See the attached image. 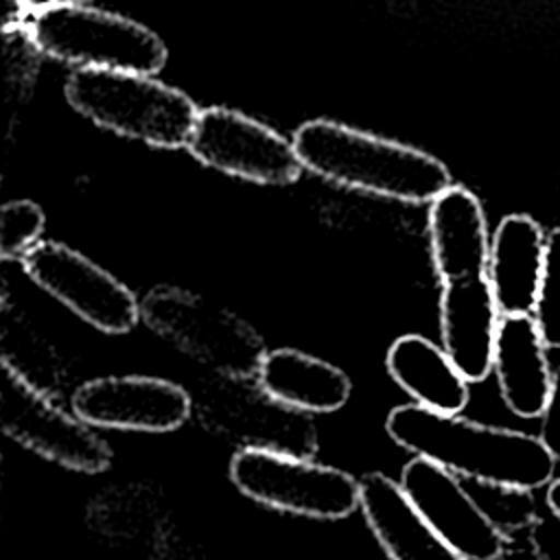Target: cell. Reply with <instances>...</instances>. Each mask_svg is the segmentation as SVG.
<instances>
[{
	"label": "cell",
	"mask_w": 560,
	"mask_h": 560,
	"mask_svg": "<svg viewBox=\"0 0 560 560\" xmlns=\"http://www.w3.org/2000/svg\"><path fill=\"white\" fill-rule=\"evenodd\" d=\"M385 431L416 457L481 483L538 490L553 481L558 464L540 435L481 424L418 402L394 407Z\"/></svg>",
	"instance_id": "6da1fadb"
},
{
	"label": "cell",
	"mask_w": 560,
	"mask_h": 560,
	"mask_svg": "<svg viewBox=\"0 0 560 560\" xmlns=\"http://www.w3.org/2000/svg\"><path fill=\"white\" fill-rule=\"evenodd\" d=\"M293 147L304 168L361 192L431 203L451 186L438 158L335 120H306L293 133Z\"/></svg>",
	"instance_id": "7a4b0ae2"
},
{
	"label": "cell",
	"mask_w": 560,
	"mask_h": 560,
	"mask_svg": "<svg viewBox=\"0 0 560 560\" xmlns=\"http://www.w3.org/2000/svg\"><path fill=\"white\" fill-rule=\"evenodd\" d=\"M66 98L98 127L162 149L186 147L199 114L182 90L131 70L77 68Z\"/></svg>",
	"instance_id": "3957f363"
},
{
	"label": "cell",
	"mask_w": 560,
	"mask_h": 560,
	"mask_svg": "<svg viewBox=\"0 0 560 560\" xmlns=\"http://www.w3.org/2000/svg\"><path fill=\"white\" fill-rule=\"evenodd\" d=\"M26 35L44 55L79 68L155 74L168 55L144 24L88 2L37 4L26 20Z\"/></svg>",
	"instance_id": "277c9868"
},
{
	"label": "cell",
	"mask_w": 560,
	"mask_h": 560,
	"mask_svg": "<svg viewBox=\"0 0 560 560\" xmlns=\"http://www.w3.org/2000/svg\"><path fill=\"white\" fill-rule=\"evenodd\" d=\"M140 319L210 372L256 376L267 354L265 339L249 322L179 287H153L140 300Z\"/></svg>",
	"instance_id": "5b68a950"
},
{
	"label": "cell",
	"mask_w": 560,
	"mask_h": 560,
	"mask_svg": "<svg viewBox=\"0 0 560 560\" xmlns=\"http://www.w3.org/2000/svg\"><path fill=\"white\" fill-rule=\"evenodd\" d=\"M192 416L212 433L241 448H267L302 457L317 451L311 413L273 398L256 376L210 372L192 389Z\"/></svg>",
	"instance_id": "8992f818"
},
{
	"label": "cell",
	"mask_w": 560,
	"mask_h": 560,
	"mask_svg": "<svg viewBox=\"0 0 560 560\" xmlns=\"http://www.w3.org/2000/svg\"><path fill=\"white\" fill-rule=\"evenodd\" d=\"M230 479L247 499L295 516L339 521L361 510L357 477L302 455L238 448L230 459Z\"/></svg>",
	"instance_id": "52a82bcc"
},
{
	"label": "cell",
	"mask_w": 560,
	"mask_h": 560,
	"mask_svg": "<svg viewBox=\"0 0 560 560\" xmlns=\"http://www.w3.org/2000/svg\"><path fill=\"white\" fill-rule=\"evenodd\" d=\"M0 424L7 438L68 470L103 472L114 457L88 422L63 411L7 359H0Z\"/></svg>",
	"instance_id": "ba28073f"
},
{
	"label": "cell",
	"mask_w": 560,
	"mask_h": 560,
	"mask_svg": "<svg viewBox=\"0 0 560 560\" xmlns=\"http://www.w3.org/2000/svg\"><path fill=\"white\" fill-rule=\"evenodd\" d=\"M20 260L39 289L96 330L122 335L140 322L136 293L81 252L57 241H39Z\"/></svg>",
	"instance_id": "9c48e42d"
},
{
	"label": "cell",
	"mask_w": 560,
	"mask_h": 560,
	"mask_svg": "<svg viewBox=\"0 0 560 560\" xmlns=\"http://www.w3.org/2000/svg\"><path fill=\"white\" fill-rule=\"evenodd\" d=\"M186 149L201 164L254 184H293L304 168L293 140L228 107L199 109Z\"/></svg>",
	"instance_id": "30bf717a"
},
{
	"label": "cell",
	"mask_w": 560,
	"mask_h": 560,
	"mask_svg": "<svg viewBox=\"0 0 560 560\" xmlns=\"http://www.w3.org/2000/svg\"><path fill=\"white\" fill-rule=\"evenodd\" d=\"M400 486L431 529L466 558L497 560L503 556L508 536L488 518L462 477L413 455L400 472Z\"/></svg>",
	"instance_id": "8fae6325"
},
{
	"label": "cell",
	"mask_w": 560,
	"mask_h": 560,
	"mask_svg": "<svg viewBox=\"0 0 560 560\" xmlns=\"http://www.w3.org/2000/svg\"><path fill=\"white\" fill-rule=\"evenodd\" d=\"M70 407L90 427L168 433L192 416V396L166 378L101 376L79 385Z\"/></svg>",
	"instance_id": "7c38bea8"
},
{
	"label": "cell",
	"mask_w": 560,
	"mask_h": 560,
	"mask_svg": "<svg viewBox=\"0 0 560 560\" xmlns=\"http://www.w3.org/2000/svg\"><path fill=\"white\" fill-rule=\"evenodd\" d=\"M499 319L501 311L488 276L442 282V348L470 383H479L492 372Z\"/></svg>",
	"instance_id": "4fadbf2b"
},
{
	"label": "cell",
	"mask_w": 560,
	"mask_h": 560,
	"mask_svg": "<svg viewBox=\"0 0 560 560\" xmlns=\"http://www.w3.org/2000/svg\"><path fill=\"white\" fill-rule=\"evenodd\" d=\"M547 350L534 315H501L492 370L505 407L523 420L540 418L549 402L553 372Z\"/></svg>",
	"instance_id": "5bb4252c"
},
{
	"label": "cell",
	"mask_w": 560,
	"mask_h": 560,
	"mask_svg": "<svg viewBox=\"0 0 560 560\" xmlns=\"http://www.w3.org/2000/svg\"><path fill=\"white\" fill-rule=\"evenodd\" d=\"M429 245L440 284L488 276V223L481 201L468 188L451 184L431 201Z\"/></svg>",
	"instance_id": "9a60e30c"
},
{
	"label": "cell",
	"mask_w": 560,
	"mask_h": 560,
	"mask_svg": "<svg viewBox=\"0 0 560 560\" xmlns=\"http://www.w3.org/2000/svg\"><path fill=\"white\" fill-rule=\"evenodd\" d=\"M361 512L389 560H470L416 512L400 481L383 472L361 479Z\"/></svg>",
	"instance_id": "2e32d148"
},
{
	"label": "cell",
	"mask_w": 560,
	"mask_h": 560,
	"mask_svg": "<svg viewBox=\"0 0 560 560\" xmlns=\"http://www.w3.org/2000/svg\"><path fill=\"white\" fill-rule=\"evenodd\" d=\"M547 234L527 214H508L490 238L488 280L501 315H532L545 267Z\"/></svg>",
	"instance_id": "e0dca14e"
},
{
	"label": "cell",
	"mask_w": 560,
	"mask_h": 560,
	"mask_svg": "<svg viewBox=\"0 0 560 560\" xmlns=\"http://www.w3.org/2000/svg\"><path fill=\"white\" fill-rule=\"evenodd\" d=\"M385 368L394 383L427 409L459 413L470 400V381L442 346L422 335L396 337L387 348Z\"/></svg>",
	"instance_id": "ac0fdd59"
},
{
	"label": "cell",
	"mask_w": 560,
	"mask_h": 560,
	"mask_svg": "<svg viewBox=\"0 0 560 560\" xmlns=\"http://www.w3.org/2000/svg\"><path fill=\"white\" fill-rule=\"evenodd\" d=\"M256 381L280 402L311 416L339 411L352 394V381L341 368L295 348L267 352Z\"/></svg>",
	"instance_id": "d6986e66"
},
{
	"label": "cell",
	"mask_w": 560,
	"mask_h": 560,
	"mask_svg": "<svg viewBox=\"0 0 560 560\" xmlns=\"http://www.w3.org/2000/svg\"><path fill=\"white\" fill-rule=\"evenodd\" d=\"M466 488L488 514V518L508 536L512 529L525 527L536 518V508L529 497L532 490L512 488V486H497V483H481L466 479Z\"/></svg>",
	"instance_id": "ffe728a7"
},
{
	"label": "cell",
	"mask_w": 560,
	"mask_h": 560,
	"mask_svg": "<svg viewBox=\"0 0 560 560\" xmlns=\"http://www.w3.org/2000/svg\"><path fill=\"white\" fill-rule=\"evenodd\" d=\"M532 315L545 346L560 350V228H553L547 234L545 267Z\"/></svg>",
	"instance_id": "44dd1931"
},
{
	"label": "cell",
	"mask_w": 560,
	"mask_h": 560,
	"mask_svg": "<svg viewBox=\"0 0 560 560\" xmlns=\"http://www.w3.org/2000/svg\"><path fill=\"white\" fill-rule=\"evenodd\" d=\"M46 217L35 201H7L0 210V256L2 260L22 258L39 243Z\"/></svg>",
	"instance_id": "7402d4cb"
},
{
	"label": "cell",
	"mask_w": 560,
	"mask_h": 560,
	"mask_svg": "<svg viewBox=\"0 0 560 560\" xmlns=\"http://www.w3.org/2000/svg\"><path fill=\"white\" fill-rule=\"evenodd\" d=\"M547 448L553 453V457L560 462V365L553 372V389L549 396V402L540 416V433Z\"/></svg>",
	"instance_id": "603a6c76"
},
{
	"label": "cell",
	"mask_w": 560,
	"mask_h": 560,
	"mask_svg": "<svg viewBox=\"0 0 560 560\" xmlns=\"http://www.w3.org/2000/svg\"><path fill=\"white\" fill-rule=\"evenodd\" d=\"M547 505L560 518V477L547 486Z\"/></svg>",
	"instance_id": "cb8c5ba5"
},
{
	"label": "cell",
	"mask_w": 560,
	"mask_h": 560,
	"mask_svg": "<svg viewBox=\"0 0 560 560\" xmlns=\"http://www.w3.org/2000/svg\"><path fill=\"white\" fill-rule=\"evenodd\" d=\"M37 4H46V2H88V0H35Z\"/></svg>",
	"instance_id": "d4e9b609"
}]
</instances>
